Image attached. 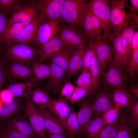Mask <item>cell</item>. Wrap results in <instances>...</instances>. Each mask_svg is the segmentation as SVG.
I'll list each match as a JSON object with an SVG mask.
<instances>
[{
  "label": "cell",
  "mask_w": 138,
  "mask_h": 138,
  "mask_svg": "<svg viewBox=\"0 0 138 138\" xmlns=\"http://www.w3.org/2000/svg\"><path fill=\"white\" fill-rule=\"evenodd\" d=\"M2 50V54L7 62L26 65L31 64L40 53L39 49L37 47L21 44L4 45Z\"/></svg>",
  "instance_id": "obj_1"
},
{
  "label": "cell",
  "mask_w": 138,
  "mask_h": 138,
  "mask_svg": "<svg viewBox=\"0 0 138 138\" xmlns=\"http://www.w3.org/2000/svg\"><path fill=\"white\" fill-rule=\"evenodd\" d=\"M127 0H113L111 2L110 20L112 32L121 33L123 30L133 20L125 10Z\"/></svg>",
  "instance_id": "obj_2"
},
{
  "label": "cell",
  "mask_w": 138,
  "mask_h": 138,
  "mask_svg": "<svg viewBox=\"0 0 138 138\" xmlns=\"http://www.w3.org/2000/svg\"><path fill=\"white\" fill-rule=\"evenodd\" d=\"M111 1L90 0L88 3L91 11L100 22L104 38H107L112 32L110 20Z\"/></svg>",
  "instance_id": "obj_3"
},
{
  "label": "cell",
  "mask_w": 138,
  "mask_h": 138,
  "mask_svg": "<svg viewBox=\"0 0 138 138\" xmlns=\"http://www.w3.org/2000/svg\"><path fill=\"white\" fill-rule=\"evenodd\" d=\"M86 0H64L62 9L60 22L67 26L82 30L79 22L80 9Z\"/></svg>",
  "instance_id": "obj_4"
},
{
  "label": "cell",
  "mask_w": 138,
  "mask_h": 138,
  "mask_svg": "<svg viewBox=\"0 0 138 138\" xmlns=\"http://www.w3.org/2000/svg\"><path fill=\"white\" fill-rule=\"evenodd\" d=\"M123 68L119 63L113 59L109 63L108 71L103 76L102 81L106 87L113 89H127L130 81L124 75Z\"/></svg>",
  "instance_id": "obj_5"
},
{
  "label": "cell",
  "mask_w": 138,
  "mask_h": 138,
  "mask_svg": "<svg viewBox=\"0 0 138 138\" xmlns=\"http://www.w3.org/2000/svg\"><path fill=\"white\" fill-rule=\"evenodd\" d=\"M64 0H36L39 10L37 18L40 23L59 20Z\"/></svg>",
  "instance_id": "obj_6"
},
{
  "label": "cell",
  "mask_w": 138,
  "mask_h": 138,
  "mask_svg": "<svg viewBox=\"0 0 138 138\" xmlns=\"http://www.w3.org/2000/svg\"><path fill=\"white\" fill-rule=\"evenodd\" d=\"M39 10L36 0L30 3L21 4L12 13L8 19L7 26L19 23L25 26L37 18Z\"/></svg>",
  "instance_id": "obj_7"
},
{
  "label": "cell",
  "mask_w": 138,
  "mask_h": 138,
  "mask_svg": "<svg viewBox=\"0 0 138 138\" xmlns=\"http://www.w3.org/2000/svg\"><path fill=\"white\" fill-rule=\"evenodd\" d=\"M58 34L69 46L76 49L89 46L87 39L82 30L62 25L60 26Z\"/></svg>",
  "instance_id": "obj_8"
},
{
  "label": "cell",
  "mask_w": 138,
  "mask_h": 138,
  "mask_svg": "<svg viewBox=\"0 0 138 138\" xmlns=\"http://www.w3.org/2000/svg\"><path fill=\"white\" fill-rule=\"evenodd\" d=\"M25 98L24 107V115L39 138H47L44 122L32 101L28 96Z\"/></svg>",
  "instance_id": "obj_9"
},
{
  "label": "cell",
  "mask_w": 138,
  "mask_h": 138,
  "mask_svg": "<svg viewBox=\"0 0 138 138\" xmlns=\"http://www.w3.org/2000/svg\"><path fill=\"white\" fill-rule=\"evenodd\" d=\"M95 52L98 61L100 76L106 73L108 64L113 59L112 46L106 38H102L95 44Z\"/></svg>",
  "instance_id": "obj_10"
},
{
  "label": "cell",
  "mask_w": 138,
  "mask_h": 138,
  "mask_svg": "<svg viewBox=\"0 0 138 138\" xmlns=\"http://www.w3.org/2000/svg\"><path fill=\"white\" fill-rule=\"evenodd\" d=\"M60 26L59 20L40 23L35 40L36 47L39 49L54 38L58 34Z\"/></svg>",
  "instance_id": "obj_11"
},
{
  "label": "cell",
  "mask_w": 138,
  "mask_h": 138,
  "mask_svg": "<svg viewBox=\"0 0 138 138\" xmlns=\"http://www.w3.org/2000/svg\"><path fill=\"white\" fill-rule=\"evenodd\" d=\"M7 68L8 84L18 82L19 80L32 82L33 74L31 66L16 62H7Z\"/></svg>",
  "instance_id": "obj_12"
},
{
  "label": "cell",
  "mask_w": 138,
  "mask_h": 138,
  "mask_svg": "<svg viewBox=\"0 0 138 138\" xmlns=\"http://www.w3.org/2000/svg\"><path fill=\"white\" fill-rule=\"evenodd\" d=\"M92 103L94 109L93 118L101 116L109 109L114 106L112 91L106 86L99 91Z\"/></svg>",
  "instance_id": "obj_13"
},
{
  "label": "cell",
  "mask_w": 138,
  "mask_h": 138,
  "mask_svg": "<svg viewBox=\"0 0 138 138\" xmlns=\"http://www.w3.org/2000/svg\"><path fill=\"white\" fill-rule=\"evenodd\" d=\"M50 69V75L44 90L52 94L60 91L65 78V73L63 70L56 65L50 62L47 63Z\"/></svg>",
  "instance_id": "obj_14"
},
{
  "label": "cell",
  "mask_w": 138,
  "mask_h": 138,
  "mask_svg": "<svg viewBox=\"0 0 138 138\" xmlns=\"http://www.w3.org/2000/svg\"><path fill=\"white\" fill-rule=\"evenodd\" d=\"M88 1L81 7L80 13L79 22L81 29L87 37L89 45L93 46L96 41L94 36L91 18V11Z\"/></svg>",
  "instance_id": "obj_15"
},
{
  "label": "cell",
  "mask_w": 138,
  "mask_h": 138,
  "mask_svg": "<svg viewBox=\"0 0 138 138\" xmlns=\"http://www.w3.org/2000/svg\"><path fill=\"white\" fill-rule=\"evenodd\" d=\"M70 47L58 34L39 48V60L42 62L45 59H50L61 51Z\"/></svg>",
  "instance_id": "obj_16"
},
{
  "label": "cell",
  "mask_w": 138,
  "mask_h": 138,
  "mask_svg": "<svg viewBox=\"0 0 138 138\" xmlns=\"http://www.w3.org/2000/svg\"><path fill=\"white\" fill-rule=\"evenodd\" d=\"M36 108L43 119L45 130L48 133L60 135L67 138L66 130L56 118L49 111Z\"/></svg>",
  "instance_id": "obj_17"
},
{
  "label": "cell",
  "mask_w": 138,
  "mask_h": 138,
  "mask_svg": "<svg viewBox=\"0 0 138 138\" xmlns=\"http://www.w3.org/2000/svg\"><path fill=\"white\" fill-rule=\"evenodd\" d=\"M40 23L36 18L24 26L13 44H21L36 47L35 42Z\"/></svg>",
  "instance_id": "obj_18"
},
{
  "label": "cell",
  "mask_w": 138,
  "mask_h": 138,
  "mask_svg": "<svg viewBox=\"0 0 138 138\" xmlns=\"http://www.w3.org/2000/svg\"><path fill=\"white\" fill-rule=\"evenodd\" d=\"M120 33L112 32L106 38L112 46L113 59L119 63L123 68H126L128 61L125 48L122 42Z\"/></svg>",
  "instance_id": "obj_19"
},
{
  "label": "cell",
  "mask_w": 138,
  "mask_h": 138,
  "mask_svg": "<svg viewBox=\"0 0 138 138\" xmlns=\"http://www.w3.org/2000/svg\"><path fill=\"white\" fill-rule=\"evenodd\" d=\"M26 118L24 115L20 116L19 114L6 121L5 124L28 138H39Z\"/></svg>",
  "instance_id": "obj_20"
},
{
  "label": "cell",
  "mask_w": 138,
  "mask_h": 138,
  "mask_svg": "<svg viewBox=\"0 0 138 138\" xmlns=\"http://www.w3.org/2000/svg\"><path fill=\"white\" fill-rule=\"evenodd\" d=\"M47 108L48 111L59 120L66 130L70 107L66 102L58 99H52Z\"/></svg>",
  "instance_id": "obj_21"
},
{
  "label": "cell",
  "mask_w": 138,
  "mask_h": 138,
  "mask_svg": "<svg viewBox=\"0 0 138 138\" xmlns=\"http://www.w3.org/2000/svg\"><path fill=\"white\" fill-rule=\"evenodd\" d=\"M23 98H14L11 102L6 104L0 111V122L7 121L19 115L24 109Z\"/></svg>",
  "instance_id": "obj_22"
},
{
  "label": "cell",
  "mask_w": 138,
  "mask_h": 138,
  "mask_svg": "<svg viewBox=\"0 0 138 138\" xmlns=\"http://www.w3.org/2000/svg\"><path fill=\"white\" fill-rule=\"evenodd\" d=\"M7 89L13 98H25L32 89L37 86L30 81L17 82L7 84Z\"/></svg>",
  "instance_id": "obj_23"
},
{
  "label": "cell",
  "mask_w": 138,
  "mask_h": 138,
  "mask_svg": "<svg viewBox=\"0 0 138 138\" xmlns=\"http://www.w3.org/2000/svg\"><path fill=\"white\" fill-rule=\"evenodd\" d=\"M77 113L79 124V135H81L84 127L93 116L94 109L91 100L87 99L83 101L80 104L79 111Z\"/></svg>",
  "instance_id": "obj_24"
},
{
  "label": "cell",
  "mask_w": 138,
  "mask_h": 138,
  "mask_svg": "<svg viewBox=\"0 0 138 138\" xmlns=\"http://www.w3.org/2000/svg\"><path fill=\"white\" fill-rule=\"evenodd\" d=\"M28 96L31 100L36 108L42 109L47 108L52 99L48 92L37 86L32 89Z\"/></svg>",
  "instance_id": "obj_25"
},
{
  "label": "cell",
  "mask_w": 138,
  "mask_h": 138,
  "mask_svg": "<svg viewBox=\"0 0 138 138\" xmlns=\"http://www.w3.org/2000/svg\"><path fill=\"white\" fill-rule=\"evenodd\" d=\"M86 48H80L74 51L69 62L65 78L71 77L82 70L84 56Z\"/></svg>",
  "instance_id": "obj_26"
},
{
  "label": "cell",
  "mask_w": 138,
  "mask_h": 138,
  "mask_svg": "<svg viewBox=\"0 0 138 138\" xmlns=\"http://www.w3.org/2000/svg\"><path fill=\"white\" fill-rule=\"evenodd\" d=\"M111 91L114 106L119 108L127 109L136 99L127 89H114Z\"/></svg>",
  "instance_id": "obj_27"
},
{
  "label": "cell",
  "mask_w": 138,
  "mask_h": 138,
  "mask_svg": "<svg viewBox=\"0 0 138 138\" xmlns=\"http://www.w3.org/2000/svg\"><path fill=\"white\" fill-rule=\"evenodd\" d=\"M128 114L124 112L119 118L118 128L114 138H137Z\"/></svg>",
  "instance_id": "obj_28"
},
{
  "label": "cell",
  "mask_w": 138,
  "mask_h": 138,
  "mask_svg": "<svg viewBox=\"0 0 138 138\" xmlns=\"http://www.w3.org/2000/svg\"><path fill=\"white\" fill-rule=\"evenodd\" d=\"M104 126L101 116L93 118L84 126L82 135H84V138H98Z\"/></svg>",
  "instance_id": "obj_29"
},
{
  "label": "cell",
  "mask_w": 138,
  "mask_h": 138,
  "mask_svg": "<svg viewBox=\"0 0 138 138\" xmlns=\"http://www.w3.org/2000/svg\"><path fill=\"white\" fill-rule=\"evenodd\" d=\"M76 49L70 47L57 53L50 59V62L57 65L64 71L67 72L69 62L74 51Z\"/></svg>",
  "instance_id": "obj_30"
},
{
  "label": "cell",
  "mask_w": 138,
  "mask_h": 138,
  "mask_svg": "<svg viewBox=\"0 0 138 138\" xmlns=\"http://www.w3.org/2000/svg\"><path fill=\"white\" fill-rule=\"evenodd\" d=\"M24 27L19 23H14L7 25L2 35V44L6 45L13 44Z\"/></svg>",
  "instance_id": "obj_31"
},
{
  "label": "cell",
  "mask_w": 138,
  "mask_h": 138,
  "mask_svg": "<svg viewBox=\"0 0 138 138\" xmlns=\"http://www.w3.org/2000/svg\"><path fill=\"white\" fill-rule=\"evenodd\" d=\"M31 64L33 74L32 82L36 83L49 78L50 69L47 64H43L39 60H34Z\"/></svg>",
  "instance_id": "obj_32"
},
{
  "label": "cell",
  "mask_w": 138,
  "mask_h": 138,
  "mask_svg": "<svg viewBox=\"0 0 138 138\" xmlns=\"http://www.w3.org/2000/svg\"><path fill=\"white\" fill-rule=\"evenodd\" d=\"M135 29L132 22L123 30L121 34L122 40L126 50L128 64L131 59L132 41Z\"/></svg>",
  "instance_id": "obj_33"
},
{
  "label": "cell",
  "mask_w": 138,
  "mask_h": 138,
  "mask_svg": "<svg viewBox=\"0 0 138 138\" xmlns=\"http://www.w3.org/2000/svg\"><path fill=\"white\" fill-rule=\"evenodd\" d=\"M79 124L77 118V113L73 107H70V111L67 122L66 131L68 138H76L77 134H79Z\"/></svg>",
  "instance_id": "obj_34"
},
{
  "label": "cell",
  "mask_w": 138,
  "mask_h": 138,
  "mask_svg": "<svg viewBox=\"0 0 138 138\" xmlns=\"http://www.w3.org/2000/svg\"><path fill=\"white\" fill-rule=\"evenodd\" d=\"M92 87L95 92L98 89L100 84V74L99 64L95 52L89 70Z\"/></svg>",
  "instance_id": "obj_35"
},
{
  "label": "cell",
  "mask_w": 138,
  "mask_h": 138,
  "mask_svg": "<svg viewBox=\"0 0 138 138\" xmlns=\"http://www.w3.org/2000/svg\"><path fill=\"white\" fill-rule=\"evenodd\" d=\"M120 108L113 106L101 116L105 126L110 125L119 120L120 116Z\"/></svg>",
  "instance_id": "obj_36"
},
{
  "label": "cell",
  "mask_w": 138,
  "mask_h": 138,
  "mask_svg": "<svg viewBox=\"0 0 138 138\" xmlns=\"http://www.w3.org/2000/svg\"><path fill=\"white\" fill-rule=\"evenodd\" d=\"M126 68L129 74V81L130 82V86H132L134 78L138 74V49L132 55L131 59L128 63Z\"/></svg>",
  "instance_id": "obj_37"
},
{
  "label": "cell",
  "mask_w": 138,
  "mask_h": 138,
  "mask_svg": "<svg viewBox=\"0 0 138 138\" xmlns=\"http://www.w3.org/2000/svg\"><path fill=\"white\" fill-rule=\"evenodd\" d=\"M65 81L60 90V96L58 99L67 103L68 101H70L76 86L70 81Z\"/></svg>",
  "instance_id": "obj_38"
},
{
  "label": "cell",
  "mask_w": 138,
  "mask_h": 138,
  "mask_svg": "<svg viewBox=\"0 0 138 138\" xmlns=\"http://www.w3.org/2000/svg\"><path fill=\"white\" fill-rule=\"evenodd\" d=\"M21 0H0V11L6 16L13 12L21 5Z\"/></svg>",
  "instance_id": "obj_39"
},
{
  "label": "cell",
  "mask_w": 138,
  "mask_h": 138,
  "mask_svg": "<svg viewBox=\"0 0 138 138\" xmlns=\"http://www.w3.org/2000/svg\"><path fill=\"white\" fill-rule=\"evenodd\" d=\"M129 112L128 117L134 129L138 126V101L135 99L127 108Z\"/></svg>",
  "instance_id": "obj_40"
},
{
  "label": "cell",
  "mask_w": 138,
  "mask_h": 138,
  "mask_svg": "<svg viewBox=\"0 0 138 138\" xmlns=\"http://www.w3.org/2000/svg\"><path fill=\"white\" fill-rule=\"evenodd\" d=\"M74 83L77 87L85 89L93 88L91 82L90 74L89 70L82 72L80 75L75 80Z\"/></svg>",
  "instance_id": "obj_41"
},
{
  "label": "cell",
  "mask_w": 138,
  "mask_h": 138,
  "mask_svg": "<svg viewBox=\"0 0 138 138\" xmlns=\"http://www.w3.org/2000/svg\"><path fill=\"white\" fill-rule=\"evenodd\" d=\"M7 62L1 54H0V91L8 83V76L7 68Z\"/></svg>",
  "instance_id": "obj_42"
},
{
  "label": "cell",
  "mask_w": 138,
  "mask_h": 138,
  "mask_svg": "<svg viewBox=\"0 0 138 138\" xmlns=\"http://www.w3.org/2000/svg\"><path fill=\"white\" fill-rule=\"evenodd\" d=\"M0 138H28L4 123L0 126Z\"/></svg>",
  "instance_id": "obj_43"
},
{
  "label": "cell",
  "mask_w": 138,
  "mask_h": 138,
  "mask_svg": "<svg viewBox=\"0 0 138 138\" xmlns=\"http://www.w3.org/2000/svg\"><path fill=\"white\" fill-rule=\"evenodd\" d=\"M95 92L92 89H85L76 86L70 101L72 103H75Z\"/></svg>",
  "instance_id": "obj_44"
},
{
  "label": "cell",
  "mask_w": 138,
  "mask_h": 138,
  "mask_svg": "<svg viewBox=\"0 0 138 138\" xmlns=\"http://www.w3.org/2000/svg\"><path fill=\"white\" fill-rule=\"evenodd\" d=\"M119 121V120L110 125L104 126L100 133L98 138H114L117 131Z\"/></svg>",
  "instance_id": "obj_45"
},
{
  "label": "cell",
  "mask_w": 138,
  "mask_h": 138,
  "mask_svg": "<svg viewBox=\"0 0 138 138\" xmlns=\"http://www.w3.org/2000/svg\"><path fill=\"white\" fill-rule=\"evenodd\" d=\"M95 53V44L92 47L89 46L85 50L83 57L82 72L89 70L91 63Z\"/></svg>",
  "instance_id": "obj_46"
},
{
  "label": "cell",
  "mask_w": 138,
  "mask_h": 138,
  "mask_svg": "<svg viewBox=\"0 0 138 138\" xmlns=\"http://www.w3.org/2000/svg\"><path fill=\"white\" fill-rule=\"evenodd\" d=\"M91 15L93 29L96 42L102 38V29L100 22L97 17L91 12Z\"/></svg>",
  "instance_id": "obj_47"
},
{
  "label": "cell",
  "mask_w": 138,
  "mask_h": 138,
  "mask_svg": "<svg viewBox=\"0 0 138 138\" xmlns=\"http://www.w3.org/2000/svg\"><path fill=\"white\" fill-rule=\"evenodd\" d=\"M130 5H128L127 3L126 7L129 9V13L133 18L134 25L137 28L138 27V16L136 13L138 10V0H130Z\"/></svg>",
  "instance_id": "obj_48"
},
{
  "label": "cell",
  "mask_w": 138,
  "mask_h": 138,
  "mask_svg": "<svg viewBox=\"0 0 138 138\" xmlns=\"http://www.w3.org/2000/svg\"><path fill=\"white\" fill-rule=\"evenodd\" d=\"M14 98L7 89L0 91V101L3 103L6 104L12 101Z\"/></svg>",
  "instance_id": "obj_49"
},
{
  "label": "cell",
  "mask_w": 138,
  "mask_h": 138,
  "mask_svg": "<svg viewBox=\"0 0 138 138\" xmlns=\"http://www.w3.org/2000/svg\"><path fill=\"white\" fill-rule=\"evenodd\" d=\"M8 19L6 16L0 11V44H2V39L3 33L7 25Z\"/></svg>",
  "instance_id": "obj_50"
},
{
  "label": "cell",
  "mask_w": 138,
  "mask_h": 138,
  "mask_svg": "<svg viewBox=\"0 0 138 138\" xmlns=\"http://www.w3.org/2000/svg\"><path fill=\"white\" fill-rule=\"evenodd\" d=\"M137 49H138V31L137 30L135 32L132 39V56L135 51Z\"/></svg>",
  "instance_id": "obj_51"
},
{
  "label": "cell",
  "mask_w": 138,
  "mask_h": 138,
  "mask_svg": "<svg viewBox=\"0 0 138 138\" xmlns=\"http://www.w3.org/2000/svg\"><path fill=\"white\" fill-rule=\"evenodd\" d=\"M128 89L130 93L135 99L138 98V84H136L134 85L130 86Z\"/></svg>",
  "instance_id": "obj_52"
},
{
  "label": "cell",
  "mask_w": 138,
  "mask_h": 138,
  "mask_svg": "<svg viewBox=\"0 0 138 138\" xmlns=\"http://www.w3.org/2000/svg\"><path fill=\"white\" fill-rule=\"evenodd\" d=\"M47 138H66L61 135L57 134H52L46 133Z\"/></svg>",
  "instance_id": "obj_53"
},
{
  "label": "cell",
  "mask_w": 138,
  "mask_h": 138,
  "mask_svg": "<svg viewBox=\"0 0 138 138\" xmlns=\"http://www.w3.org/2000/svg\"><path fill=\"white\" fill-rule=\"evenodd\" d=\"M3 45L0 44V54H1L3 49Z\"/></svg>",
  "instance_id": "obj_54"
},
{
  "label": "cell",
  "mask_w": 138,
  "mask_h": 138,
  "mask_svg": "<svg viewBox=\"0 0 138 138\" xmlns=\"http://www.w3.org/2000/svg\"><path fill=\"white\" fill-rule=\"evenodd\" d=\"M2 103L1 101H0V111L3 107Z\"/></svg>",
  "instance_id": "obj_55"
},
{
  "label": "cell",
  "mask_w": 138,
  "mask_h": 138,
  "mask_svg": "<svg viewBox=\"0 0 138 138\" xmlns=\"http://www.w3.org/2000/svg\"><path fill=\"white\" fill-rule=\"evenodd\" d=\"M78 138H79V137H78Z\"/></svg>",
  "instance_id": "obj_56"
}]
</instances>
